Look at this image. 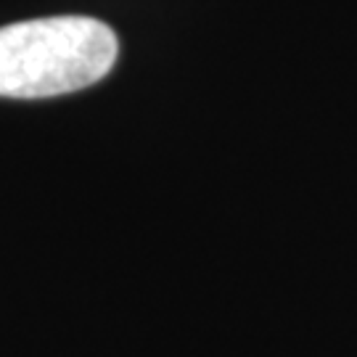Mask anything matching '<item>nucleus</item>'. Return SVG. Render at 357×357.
<instances>
[{"instance_id": "1", "label": "nucleus", "mask_w": 357, "mask_h": 357, "mask_svg": "<svg viewBox=\"0 0 357 357\" xmlns=\"http://www.w3.org/2000/svg\"><path fill=\"white\" fill-rule=\"evenodd\" d=\"M119 43L88 16H53L0 26V96L51 98L90 88L112 72Z\"/></svg>"}]
</instances>
